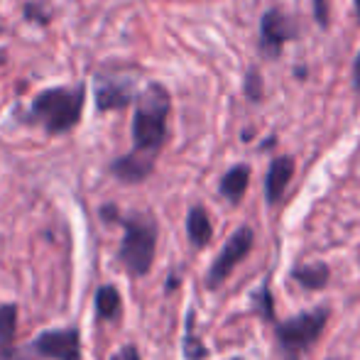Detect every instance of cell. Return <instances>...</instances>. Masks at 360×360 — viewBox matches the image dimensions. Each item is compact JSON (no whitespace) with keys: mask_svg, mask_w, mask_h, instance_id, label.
I'll use <instances>...</instances> for the list:
<instances>
[{"mask_svg":"<svg viewBox=\"0 0 360 360\" xmlns=\"http://www.w3.org/2000/svg\"><path fill=\"white\" fill-rule=\"evenodd\" d=\"M86 105V86H54L37 94L22 115L25 123L39 125L47 135H67L81 120Z\"/></svg>","mask_w":360,"mask_h":360,"instance_id":"6da1fadb","label":"cell"},{"mask_svg":"<svg viewBox=\"0 0 360 360\" xmlns=\"http://www.w3.org/2000/svg\"><path fill=\"white\" fill-rule=\"evenodd\" d=\"M172 98L162 84H147L135 101L133 115V150L157 160L167 143V120H169Z\"/></svg>","mask_w":360,"mask_h":360,"instance_id":"7a4b0ae2","label":"cell"},{"mask_svg":"<svg viewBox=\"0 0 360 360\" xmlns=\"http://www.w3.org/2000/svg\"><path fill=\"white\" fill-rule=\"evenodd\" d=\"M118 223L125 228L118 248V262L128 270L130 277H145L155 262L157 236H160L155 216L135 211L130 216H120Z\"/></svg>","mask_w":360,"mask_h":360,"instance_id":"3957f363","label":"cell"},{"mask_svg":"<svg viewBox=\"0 0 360 360\" xmlns=\"http://www.w3.org/2000/svg\"><path fill=\"white\" fill-rule=\"evenodd\" d=\"M328 311L326 307H316L311 311H302L292 319L275 323V336H277V346L285 360H299L314 343L321 338L323 328L328 323Z\"/></svg>","mask_w":360,"mask_h":360,"instance_id":"277c9868","label":"cell"},{"mask_svg":"<svg viewBox=\"0 0 360 360\" xmlns=\"http://www.w3.org/2000/svg\"><path fill=\"white\" fill-rule=\"evenodd\" d=\"M252 245H255V233L250 226H240L231 238L226 240V245L221 248V252L216 255V260L211 262L209 275H206V287L218 289L223 282L231 277V272L236 270L238 262H243L250 255Z\"/></svg>","mask_w":360,"mask_h":360,"instance_id":"5b68a950","label":"cell"},{"mask_svg":"<svg viewBox=\"0 0 360 360\" xmlns=\"http://www.w3.org/2000/svg\"><path fill=\"white\" fill-rule=\"evenodd\" d=\"M32 360H81V331L79 326H67L59 331H44L27 343Z\"/></svg>","mask_w":360,"mask_h":360,"instance_id":"8992f818","label":"cell"},{"mask_svg":"<svg viewBox=\"0 0 360 360\" xmlns=\"http://www.w3.org/2000/svg\"><path fill=\"white\" fill-rule=\"evenodd\" d=\"M96 110H120L135 101V79L120 72H98L94 79Z\"/></svg>","mask_w":360,"mask_h":360,"instance_id":"52a82bcc","label":"cell"},{"mask_svg":"<svg viewBox=\"0 0 360 360\" xmlns=\"http://www.w3.org/2000/svg\"><path fill=\"white\" fill-rule=\"evenodd\" d=\"M292 25L280 10H270L265 13L262 18V25H260V47L265 54L270 57H277L282 52V44L292 37Z\"/></svg>","mask_w":360,"mask_h":360,"instance_id":"ba28073f","label":"cell"},{"mask_svg":"<svg viewBox=\"0 0 360 360\" xmlns=\"http://www.w3.org/2000/svg\"><path fill=\"white\" fill-rule=\"evenodd\" d=\"M155 162L152 157H145L140 155V152H128V155L118 157V160L110 165V172H113V176H118L123 184H140V181H145L147 176L155 172Z\"/></svg>","mask_w":360,"mask_h":360,"instance_id":"9c48e42d","label":"cell"},{"mask_svg":"<svg viewBox=\"0 0 360 360\" xmlns=\"http://www.w3.org/2000/svg\"><path fill=\"white\" fill-rule=\"evenodd\" d=\"M294 174V160L289 155H282L277 160H272L270 169H267L265 176V199L270 206L280 204V199L285 196L289 181H292Z\"/></svg>","mask_w":360,"mask_h":360,"instance_id":"30bf717a","label":"cell"},{"mask_svg":"<svg viewBox=\"0 0 360 360\" xmlns=\"http://www.w3.org/2000/svg\"><path fill=\"white\" fill-rule=\"evenodd\" d=\"M186 236H189V243L194 248H206L211 243V238H214L209 211L201 204L191 206L189 214H186Z\"/></svg>","mask_w":360,"mask_h":360,"instance_id":"8fae6325","label":"cell"},{"mask_svg":"<svg viewBox=\"0 0 360 360\" xmlns=\"http://www.w3.org/2000/svg\"><path fill=\"white\" fill-rule=\"evenodd\" d=\"M248 184H250V167L236 165L223 174L221 184H218V191H221L223 199H228L231 204H240L248 191Z\"/></svg>","mask_w":360,"mask_h":360,"instance_id":"7c38bea8","label":"cell"},{"mask_svg":"<svg viewBox=\"0 0 360 360\" xmlns=\"http://www.w3.org/2000/svg\"><path fill=\"white\" fill-rule=\"evenodd\" d=\"M292 280H297L304 289H323L331 280V270H328L326 262H304V265H297L292 270Z\"/></svg>","mask_w":360,"mask_h":360,"instance_id":"4fadbf2b","label":"cell"},{"mask_svg":"<svg viewBox=\"0 0 360 360\" xmlns=\"http://www.w3.org/2000/svg\"><path fill=\"white\" fill-rule=\"evenodd\" d=\"M123 311V297H120L118 287L113 285H101L96 289V319L98 321H113Z\"/></svg>","mask_w":360,"mask_h":360,"instance_id":"5bb4252c","label":"cell"},{"mask_svg":"<svg viewBox=\"0 0 360 360\" xmlns=\"http://www.w3.org/2000/svg\"><path fill=\"white\" fill-rule=\"evenodd\" d=\"M181 351H184L186 360H206L209 358V351L204 348V341L196 336L194 311H186V328H184V338H181Z\"/></svg>","mask_w":360,"mask_h":360,"instance_id":"9a60e30c","label":"cell"},{"mask_svg":"<svg viewBox=\"0 0 360 360\" xmlns=\"http://www.w3.org/2000/svg\"><path fill=\"white\" fill-rule=\"evenodd\" d=\"M18 336V304H3L0 307V343L10 346Z\"/></svg>","mask_w":360,"mask_h":360,"instance_id":"2e32d148","label":"cell"},{"mask_svg":"<svg viewBox=\"0 0 360 360\" xmlns=\"http://www.w3.org/2000/svg\"><path fill=\"white\" fill-rule=\"evenodd\" d=\"M22 15H25V20H27V22L39 25V27H47L49 20H52V15H49L47 10L42 8V3H34V0H30V3H25Z\"/></svg>","mask_w":360,"mask_h":360,"instance_id":"e0dca14e","label":"cell"},{"mask_svg":"<svg viewBox=\"0 0 360 360\" xmlns=\"http://www.w3.org/2000/svg\"><path fill=\"white\" fill-rule=\"evenodd\" d=\"M0 360H32L30 356L27 346H15V343H10V346H3L0 343Z\"/></svg>","mask_w":360,"mask_h":360,"instance_id":"ac0fdd59","label":"cell"},{"mask_svg":"<svg viewBox=\"0 0 360 360\" xmlns=\"http://www.w3.org/2000/svg\"><path fill=\"white\" fill-rule=\"evenodd\" d=\"M245 94H248V98L260 101V96H262V79H260V74H257V72H248Z\"/></svg>","mask_w":360,"mask_h":360,"instance_id":"d6986e66","label":"cell"},{"mask_svg":"<svg viewBox=\"0 0 360 360\" xmlns=\"http://www.w3.org/2000/svg\"><path fill=\"white\" fill-rule=\"evenodd\" d=\"M110 360H143V358H140L138 346H133V343H125L118 353H113V356H110Z\"/></svg>","mask_w":360,"mask_h":360,"instance_id":"ffe728a7","label":"cell"},{"mask_svg":"<svg viewBox=\"0 0 360 360\" xmlns=\"http://www.w3.org/2000/svg\"><path fill=\"white\" fill-rule=\"evenodd\" d=\"M314 13H316L319 22L328 25V3H326V0H314Z\"/></svg>","mask_w":360,"mask_h":360,"instance_id":"44dd1931","label":"cell"},{"mask_svg":"<svg viewBox=\"0 0 360 360\" xmlns=\"http://www.w3.org/2000/svg\"><path fill=\"white\" fill-rule=\"evenodd\" d=\"M353 84H356V89L360 91V54L356 57V64H353Z\"/></svg>","mask_w":360,"mask_h":360,"instance_id":"7402d4cb","label":"cell"},{"mask_svg":"<svg viewBox=\"0 0 360 360\" xmlns=\"http://www.w3.org/2000/svg\"><path fill=\"white\" fill-rule=\"evenodd\" d=\"M5 62H8V49L0 47V67H5Z\"/></svg>","mask_w":360,"mask_h":360,"instance_id":"603a6c76","label":"cell"},{"mask_svg":"<svg viewBox=\"0 0 360 360\" xmlns=\"http://www.w3.org/2000/svg\"><path fill=\"white\" fill-rule=\"evenodd\" d=\"M356 10H358V18H360V0H356Z\"/></svg>","mask_w":360,"mask_h":360,"instance_id":"cb8c5ba5","label":"cell"},{"mask_svg":"<svg viewBox=\"0 0 360 360\" xmlns=\"http://www.w3.org/2000/svg\"><path fill=\"white\" fill-rule=\"evenodd\" d=\"M328 360H341V358H328Z\"/></svg>","mask_w":360,"mask_h":360,"instance_id":"d4e9b609","label":"cell"},{"mask_svg":"<svg viewBox=\"0 0 360 360\" xmlns=\"http://www.w3.org/2000/svg\"><path fill=\"white\" fill-rule=\"evenodd\" d=\"M231 360H243V358H231Z\"/></svg>","mask_w":360,"mask_h":360,"instance_id":"484cf974","label":"cell"},{"mask_svg":"<svg viewBox=\"0 0 360 360\" xmlns=\"http://www.w3.org/2000/svg\"><path fill=\"white\" fill-rule=\"evenodd\" d=\"M0 32H3V30H0Z\"/></svg>","mask_w":360,"mask_h":360,"instance_id":"4316f807","label":"cell"}]
</instances>
